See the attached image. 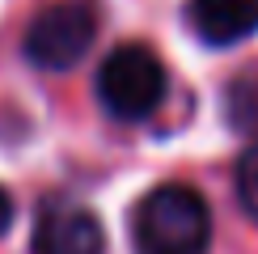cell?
Here are the masks:
<instances>
[{
	"label": "cell",
	"mask_w": 258,
	"mask_h": 254,
	"mask_svg": "<svg viewBox=\"0 0 258 254\" xmlns=\"http://www.w3.org/2000/svg\"><path fill=\"white\" fill-rule=\"evenodd\" d=\"M98 26H102V17L89 0H55V5L38 9L34 21L26 26L21 51L42 72H68L89 55Z\"/></svg>",
	"instance_id": "obj_3"
},
{
	"label": "cell",
	"mask_w": 258,
	"mask_h": 254,
	"mask_svg": "<svg viewBox=\"0 0 258 254\" xmlns=\"http://www.w3.org/2000/svg\"><path fill=\"white\" fill-rule=\"evenodd\" d=\"M233 182H237V199H241L245 216L258 220V144H250L237 157V178Z\"/></svg>",
	"instance_id": "obj_6"
},
{
	"label": "cell",
	"mask_w": 258,
	"mask_h": 254,
	"mask_svg": "<svg viewBox=\"0 0 258 254\" xmlns=\"http://www.w3.org/2000/svg\"><path fill=\"white\" fill-rule=\"evenodd\" d=\"M30 254H106L102 220L72 199H47L34 216Z\"/></svg>",
	"instance_id": "obj_4"
},
{
	"label": "cell",
	"mask_w": 258,
	"mask_h": 254,
	"mask_svg": "<svg viewBox=\"0 0 258 254\" xmlns=\"http://www.w3.org/2000/svg\"><path fill=\"white\" fill-rule=\"evenodd\" d=\"M13 216H17V208H13V195H9V190L0 186V233H9Z\"/></svg>",
	"instance_id": "obj_7"
},
{
	"label": "cell",
	"mask_w": 258,
	"mask_h": 254,
	"mask_svg": "<svg viewBox=\"0 0 258 254\" xmlns=\"http://www.w3.org/2000/svg\"><path fill=\"white\" fill-rule=\"evenodd\" d=\"M136 254H208L212 212L208 199L186 182L153 186L132 212Z\"/></svg>",
	"instance_id": "obj_1"
},
{
	"label": "cell",
	"mask_w": 258,
	"mask_h": 254,
	"mask_svg": "<svg viewBox=\"0 0 258 254\" xmlns=\"http://www.w3.org/2000/svg\"><path fill=\"white\" fill-rule=\"evenodd\" d=\"M98 102L110 119H123V123H140L165 102L169 93V72L161 55L144 42H123L114 47L110 55L102 59L98 68Z\"/></svg>",
	"instance_id": "obj_2"
},
{
	"label": "cell",
	"mask_w": 258,
	"mask_h": 254,
	"mask_svg": "<svg viewBox=\"0 0 258 254\" xmlns=\"http://www.w3.org/2000/svg\"><path fill=\"white\" fill-rule=\"evenodd\" d=\"M186 26L208 47H233L258 34V0H190Z\"/></svg>",
	"instance_id": "obj_5"
}]
</instances>
